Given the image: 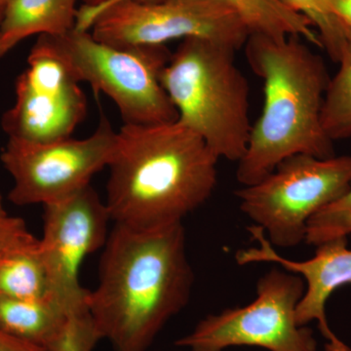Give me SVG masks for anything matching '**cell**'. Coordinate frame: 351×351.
Here are the masks:
<instances>
[{
  "label": "cell",
  "instance_id": "2e32d148",
  "mask_svg": "<svg viewBox=\"0 0 351 351\" xmlns=\"http://www.w3.org/2000/svg\"><path fill=\"white\" fill-rule=\"evenodd\" d=\"M0 295L17 299H52L39 239L0 260Z\"/></svg>",
  "mask_w": 351,
  "mask_h": 351
},
{
  "label": "cell",
  "instance_id": "ffe728a7",
  "mask_svg": "<svg viewBox=\"0 0 351 351\" xmlns=\"http://www.w3.org/2000/svg\"><path fill=\"white\" fill-rule=\"evenodd\" d=\"M101 336L89 311L69 316L63 335L50 351H93Z\"/></svg>",
  "mask_w": 351,
  "mask_h": 351
},
{
  "label": "cell",
  "instance_id": "603a6c76",
  "mask_svg": "<svg viewBox=\"0 0 351 351\" xmlns=\"http://www.w3.org/2000/svg\"><path fill=\"white\" fill-rule=\"evenodd\" d=\"M82 5L78 9L76 23L86 19L92 14L96 13L97 11L100 10L104 7L110 5L115 0H82Z\"/></svg>",
  "mask_w": 351,
  "mask_h": 351
},
{
  "label": "cell",
  "instance_id": "9c48e42d",
  "mask_svg": "<svg viewBox=\"0 0 351 351\" xmlns=\"http://www.w3.org/2000/svg\"><path fill=\"white\" fill-rule=\"evenodd\" d=\"M117 145V131L105 117L82 140L31 143L8 138L0 160L14 182L9 200L19 206H44L75 195L108 167Z\"/></svg>",
  "mask_w": 351,
  "mask_h": 351
},
{
  "label": "cell",
  "instance_id": "5b68a950",
  "mask_svg": "<svg viewBox=\"0 0 351 351\" xmlns=\"http://www.w3.org/2000/svg\"><path fill=\"white\" fill-rule=\"evenodd\" d=\"M48 38L78 82L89 83L96 93L112 99L124 124L177 121V110L160 82L171 55L165 45L117 47L77 29Z\"/></svg>",
  "mask_w": 351,
  "mask_h": 351
},
{
  "label": "cell",
  "instance_id": "9a60e30c",
  "mask_svg": "<svg viewBox=\"0 0 351 351\" xmlns=\"http://www.w3.org/2000/svg\"><path fill=\"white\" fill-rule=\"evenodd\" d=\"M117 1L119 0H115L114 2ZM140 1H156V0H140ZM216 1L230 7L234 11L246 25L250 34H262V36L274 38L297 36V38H304L307 43L321 47L319 36L311 23L301 14L289 8L281 0H216Z\"/></svg>",
  "mask_w": 351,
  "mask_h": 351
},
{
  "label": "cell",
  "instance_id": "7c38bea8",
  "mask_svg": "<svg viewBox=\"0 0 351 351\" xmlns=\"http://www.w3.org/2000/svg\"><path fill=\"white\" fill-rule=\"evenodd\" d=\"M252 239L258 246L240 249L235 254L237 265L269 263L302 276L306 290L297 306L295 317L300 326L316 321L318 330L326 341L325 350L351 351L350 346L332 331L326 316V304L332 293L351 284V249L348 239L330 240L318 245L313 258L293 261L283 257L270 243L262 228H248Z\"/></svg>",
  "mask_w": 351,
  "mask_h": 351
},
{
  "label": "cell",
  "instance_id": "484cf974",
  "mask_svg": "<svg viewBox=\"0 0 351 351\" xmlns=\"http://www.w3.org/2000/svg\"><path fill=\"white\" fill-rule=\"evenodd\" d=\"M2 17H3V12H2L1 10H0V22H1Z\"/></svg>",
  "mask_w": 351,
  "mask_h": 351
},
{
  "label": "cell",
  "instance_id": "8fae6325",
  "mask_svg": "<svg viewBox=\"0 0 351 351\" xmlns=\"http://www.w3.org/2000/svg\"><path fill=\"white\" fill-rule=\"evenodd\" d=\"M43 209L39 247L52 299L69 316L86 313L90 291L80 283V269L85 258L107 242L112 221L107 205L90 184Z\"/></svg>",
  "mask_w": 351,
  "mask_h": 351
},
{
  "label": "cell",
  "instance_id": "4fadbf2b",
  "mask_svg": "<svg viewBox=\"0 0 351 351\" xmlns=\"http://www.w3.org/2000/svg\"><path fill=\"white\" fill-rule=\"evenodd\" d=\"M78 0H10L0 22V58L34 36H64L75 29Z\"/></svg>",
  "mask_w": 351,
  "mask_h": 351
},
{
  "label": "cell",
  "instance_id": "ba28073f",
  "mask_svg": "<svg viewBox=\"0 0 351 351\" xmlns=\"http://www.w3.org/2000/svg\"><path fill=\"white\" fill-rule=\"evenodd\" d=\"M75 29L90 31L95 38L117 47L201 38L237 51L250 36L239 15L216 0H119Z\"/></svg>",
  "mask_w": 351,
  "mask_h": 351
},
{
  "label": "cell",
  "instance_id": "cb8c5ba5",
  "mask_svg": "<svg viewBox=\"0 0 351 351\" xmlns=\"http://www.w3.org/2000/svg\"><path fill=\"white\" fill-rule=\"evenodd\" d=\"M6 215L8 214H7L5 208H4L3 198H2L1 193H0V218H1V217L6 216Z\"/></svg>",
  "mask_w": 351,
  "mask_h": 351
},
{
  "label": "cell",
  "instance_id": "d6986e66",
  "mask_svg": "<svg viewBox=\"0 0 351 351\" xmlns=\"http://www.w3.org/2000/svg\"><path fill=\"white\" fill-rule=\"evenodd\" d=\"M351 235V186L345 195L323 208L307 223L304 243L318 246Z\"/></svg>",
  "mask_w": 351,
  "mask_h": 351
},
{
  "label": "cell",
  "instance_id": "44dd1931",
  "mask_svg": "<svg viewBox=\"0 0 351 351\" xmlns=\"http://www.w3.org/2000/svg\"><path fill=\"white\" fill-rule=\"evenodd\" d=\"M36 240L22 218L9 215L0 218V260Z\"/></svg>",
  "mask_w": 351,
  "mask_h": 351
},
{
  "label": "cell",
  "instance_id": "5bb4252c",
  "mask_svg": "<svg viewBox=\"0 0 351 351\" xmlns=\"http://www.w3.org/2000/svg\"><path fill=\"white\" fill-rule=\"evenodd\" d=\"M69 315L54 300L0 295V331L50 351L63 335Z\"/></svg>",
  "mask_w": 351,
  "mask_h": 351
},
{
  "label": "cell",
  "instance_id": "7a4b0ae2",
  "mask_svg": "<svg viewBox=\"0 0 351 351\" xmlns=\"http://www.w3.org/2000/svg\"><path fill=\"white\" fill-rule=\"evenodd\" d=\"M219 159L179 121L123 126L110 161L107 205L114 223L158 230L182 223L213 195Z\"/></svg>",
  "mask_w": 351,
  "mask_h": 351
},
{
  "label": "cell",
  "instance_id": "277c9868",
  "mask_svg": "<svg viewBox=\"0 0 351 351\" xmlns=\"http://www.w3.org/2000/svg\"><path fill=\"white\" fill-rule=\"evenodd\" d=\"M237 51L201 38L182 40L161 71L178 121L199 136L219 159L239 162L252 124L250 88L235 64Z\"/></svg>",
  "mask_w": 351,
  "mask_h": 351
},
{
  "label": "cell",
  "instance_id": "52a82bcc",
  "mask_svg": "<svg viewBox=\"0 0 351 351\" xmlns=\"http://www.w3.org/2000/svg\"><path fill=\"white\" fill-rule=\"evenodd\" d=\"M306 290L302 276L272 267L260 277L256 298L244 306L225 309L201 319L176 341L189 351H225L255 346L267 351H316L311 328L300 326L297 306Z\"/></svg>",
  "mask_w": 351,
  "mask_h": 351
},
{
  "label": "cell",
  "instance_id": "8992f818",
  "mask_svg": "<svg viewBox=\"0 0 351 351\" xmlns=\"http://www.w3.org/2000/svg\"><path fill=\"white\" fill-rule=\"evenodd\" d=\"M351 186V156L284 159L269 174L235 191L240 211L260 226L274 247L306 240L307 223Z\"/></svg>",
  "mask_w": 351,
  "mask_h": 351
},
{
  "label": "cell",
  "instance_id": "d4e9b609",
  "mask_svg": "<svg viewBox=\"0 0 351 351\" xmlns=\"http://www.w3.org/2000/svg\"><path fill=\"white\" fill-rule=\"evenodd\" d=\"M10 1V0H0V10L4 13V10H5V7L7 3Z\"/></svg>",
  "mask_w": 351,
  "mask_h": 351
},
{
  "label": "cell",
  "instance_id": "e0dca14e",
  "mask_svg": "<svg viewBox=\"0 0 351 351\" xmlns=\"http://www.w3.org/2000/svg\"><path fill=\"white\" fill-rule=\"evenodd\" d=\"M338 64V71L330 78L321 112L323 129L332 142L351 137V38Z\"/></svg>",
  "mask_w": 351,
  "mask_h": 351
},
{
  "label": "cell",
  "instance_id": "3957f363",
  "mask_svg": "<svg viewBox=\"0 0 351 351\" xmlns=\"http://www.w3.org/2000/svg\"><path fill=\"white\" fill-rule=\"evenodd\" d=\"M244 46L249 66L263 82V106L237 162V182L256 184L295 154L334 156V142L321 121L331 78L322 57L297 36L250 34Z\"/></svg>",
  "mask_w": 351,
  "mask_h": 351
},
{
  "label": "cell",
  "instance_id": "ac0fdd59",
  "mask_svg": "<svg viewBox=\"0 0 351 351\" xmlns=\"http://www.w3.org/2000/svg\"><path fill=\"white\" fill-rule=\"evenodd\" d=\"M295 12L311 23L319 36L321 47L338 64L348 48L350 38L332 9V0H281Z\"/></svg>",
  "mask_w": 351,
  "mask_h": 351
},
{
  "label": "cell",
  "instance_id": "4316f807",
  "mask_svg": "<svg viewBox=\"0 0 351 351\" xmlns=\"http://www.w3.org/2000/svg\"><path fill=\"white\" fill-rule=\"evenodd\" d=\"M325 351H329V350H325Z\"/></svg>",
  "mask_w": 351,
  "mask_h": 351
},
{
  "label": "cell",
  "instance_id": "7402d4cb",
  "mask_svg": "<svg viewBox=\"0 0 351 351\" xmlns=\"http://www.w3.org/2000/svg\"><path fill=\"white\" fill-rule=\"evenodd\" d=\"M0 351H47L0 331Z\"/></svg>",
  "mask_w": 351,
  "mask_h": 351
},
{
  "label": "cell",
  "instance_id": "30bf717a",
  "mask_svg": "<svg viewBox=\"0 0 351 351\" xmlns=\"http://www.w3.org/2000/svg\"><path fill=\"white\" fill-rule=\"evenodd\" d=\"M49 38L38 36L16 82V101L1 119L8 138L50 143L71 138L86 119L87 99Z\"/></svg>",
  "mask_w": 351,
  "mask_h": 351
},
{
  "label": "cell",
  "instance_id": "6da1fadb",
  "mask_svg": "<svg viewBox=\"0 0 351 351\" xmlns=\"http://www.w3.org/2000/svg\"><path fill=\"white\" fill-rule=\"evenodd\" d=\"M103 250L88 311L113 350L147 351L193 292L184 225L140 230L114 223Z\"/></svg>",
  "mask_w": 351,
  "mask_h": 351
}]
</instances>
